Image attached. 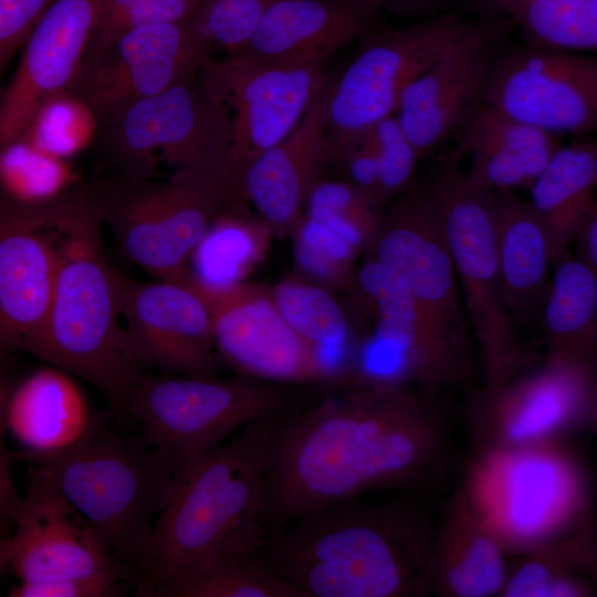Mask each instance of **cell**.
Listing matches in <instances>:
<instances>
[{"label": "cell", "instance_id": "23", "mask_svg": "<svg viewBox=\"0 0 597 597\" xmlns=\"http://www.w3.org/2000/svg\"><path fill=\"white\" fill-rule=\"evenodd\" d=\"M327 88L325 81L294 129L240 175L243 199L279 233L292 229L325 166L334 161L327 137Z\"/></svg>", "mask_w": 597, "mask_h": 597}, {"label": "cell", "instance_id": "11", "mask_svg": "<svg viewBox=\"0 0 597 597\" xmlns=\"http://www.w3.org/2000/svg\"><path fill=\"white\" fill-rule=\"evenodd\" d=\"M291 385L251 377L140 374L129 415L139 421L149 447L181 462L224 442L250 422L283 415L296 407Z\"/></svg>", "mask_w": 597, "mask_h": 597}, {"label": "cell", "instance_id": "28", "mask_svg": "<svg viewBox=\"0 0 597 597\" xmlns=\"http://www.w3.org/2000/svg\"><path fill=\"white\" fill-rule=\"evenodd\" d=\"M95 416L67 371L42 366L19 377L7 405V429L32 453L55 452L76 443Z\"/></svg>", "mask_w": 597, "mask_h": 597}, {"label": "cell", "instance_id": "43", "mask_svg": "<svg viewBox=\"0 0 597 597\" xmlns=\"http://www.w3.org/2000/svg\"><path fill=\"white\" fill-rule=\"evenodd\" d=\"M126 580L114 576L69 577L39 583H19L12 597H115L127 593ZM129 585V584H128Z\"/></svg>", "mask_w": 597, "mask_h": 597}, {"label": "cell", "instance_id": "13", "mask_svg": "<svg viewBox=\"0 0 597 597\" xmlns=\"http://www.w3.org/2000/svg\"><path fill=\"white\" fill-rule=\"evenodd\" d=\"M485 21L471 22L450 11L401 29L379 25L362 36L350 62L328 83L329 144L394 115L407 84Z\"/></svg>", "mask_w": 597, "mask_h": 597}, {"label": "cell", "instance_id": "36", "mask_svg": "<svg viewBox=\"0 0 597 597\" xmlns=\"http://www.w3.org/2000/svg\"><path fill=\"white\" fill-rule=\"evenodd\" d=\"M510 14L527 46L570 53L597 49V0H522Z\"/></svg>", "mask_w": 597, "mask_h": 597}, {"label": "cell", "instance_id": "6", "mask_svg": "<svg viewBox=\"0 0 597 597\" xmlns=\"http://www.w3.org/2000/svg\"><path fill=\"white\" fill-rule=\"evenodd\" d=\"M11 461L38 467L105 538L134 585L154 523L179 465L172 453L140 436L116 431L95 416L85 434L55 452L10 451Z\"/></svg>", "mask_w": 597, "mask_h": 597}, {"label": "cell", "instance_id": "38", "mask_svg": "<svg viewBox=\"0 0 597 597\" xmlns=\"http://www.w3.org/2000/svg\"><path fill=\"white\" fill-rule=\"evenodd\" d=\"M279 0H201L191 19L196 31L212 46L238 53L266 11Z\"/></svg>", "mask_w": 597, "mask_h": 597}, {"label": "cell", "instance_id": "46", "mask_svg": "<svg viewBox=\"0 0 597 597\" xmlns=\"http://www.w3.org/2000/svg\"><path fill=\"white\" fill-rule=\"evenodd\" d=\"M10 554V535L0 533V576L9 567Z\"/></svg>", "mask_w": 597, "mask_h": 597}, {"label": "cell", "instance_id": "5", "mask_svg": "<svg viewBox=\"0 0 597 597\" xmlns=\"http://www.w3.org/2000/svg\"><path fill=\"white\" fill-rule=\"evenodd\" d=\"M367 251L404 279L411 296L416 328L406 386L447 397L473 387L478 352L428 186L391 201Z\"/></svg>", "mask_w": 597, "mask_h": 597}, {"label": "cell", "instance_id": "12", "mask_svg": "<svg viewBox=\"0 0 597 597\" xmlns=\"http://www.w3.org/2000/svg\"><path fill=\"white\" fill-rule=\"evenodd\" d=\"M98 122L104 147L122 179L150 180L163 160L175 170L211 171L232 181L229 119L197 75Z\"/></svg>", "mask_w": 597, "mask_h": 597}, {"label": "cell", "instance_id": "10", "mask_svg": "<svg viewBox=\"0 0 597 597\" xmlns=\"http://www.w3.org/2000/svg\"><path fill=\"white\" fill-rule=\"evenodd\" d=\"M462 415L472 457L595 433L596 357L547 353L499 384L468 389Z\"/></svg>", "mask_w": 597, "mask_h": 597}, {"label": "cell", "instance_id": "47", "mask_svg": "<svg viewBox=\"0 0 597 597\" xmlns=\"http://www.w3.org/2000/svg\"><path fill=\"white\" fill-rule=\"evenodd\" d=\"M476 4L489 12L504 11L506 0H474Z\"/></svg>", "mask_w": 597, "mask_h": 597}, {"label": "cell", "instance_id": "2", "mask_svg": "<svg viewBox=\"0 0 597 597\" xmlns=\"http://www.w3.org/2000/svg\"><path fill=\"white\" fill-rule=\"evenodd\" d=\"M416 495L312 510L275 535L262 557L302 597L432 596L437 525Z\"/></svg>", "mask_w": 597, "mask_h": 597}, {"label": "cell", "instance_id": "27", "mask_svg": "<svg viewBox=\"0 0 597 597\" xmlns=\"http://www.w3.org/2000/svg\"><path fill=\"white\" fill-rule=\"evenodd\" d=\"M505 556L459 485L436 528L433 595L500 596L509 568Z\"/></svg>", "mask_w": 597, "mask_h": 597}, {"label": "cell", "instance_id": "9", "mask_svg": "<svg viewBox=\"0 0 597 597\" xmlns=\"http://www.w3.org/2000/svg\"><path fill=\"white\" fill-rule=\"evenodd\" d=\"M451 159L428 185L451 255L483 384L495 385L535 358L509 312L500 276L494 191L472 182Z\"/></svg>", "mask_w": 597, "mask_h": 597}, {"label": "cell", "instance_id": "18", "mask_svg": "<svg viewBox=\"0 0 597 597\" xmlns=\"http://www.w3.org/2000/svg\"><path fill=\"white\" fill-rule=\"evenodd\" d=\"M21 510L10 534V563L19 583L69 577L130 576L100 532L38 467L29 464Z\"/></svg>", "mask_w": 597, "mask_h": 597}, {"label": "cell", "instance_id": "4", "mask_svg": "<svg viewBox=\"0 0 597 597\" xmlns=\"http://www.w3.org/2000/svg\"><path fill=\"white\" fill-rule=\"evenodd\" d=\"M88 190L69 193L60 209L56 268L44 327L32 355L96 387L122 416L142 369L127 354L114 269Z\"/></svg>", "mask_w": 597, "mask_h": 597}, {"label": "cell", "instance_id": "41", "mask_svg": "<svg viewBox=\"0 0 597 597\" xmlns=\"http://www.w3.org/2000/svg\"><path fill=\"white\" fill-rule=\"evenodd\" d=\"M13 355L0 352V533L4 535L12 533L23 499L13 481L10 451H7L3 441L7 405L12 387L19 378Z\"/></svg>", "mask_w": 597, "mask_h": 597}, {"label": "cell", "instance_id": "3", "mask_svg": "<svg viewBox=\"0 0 597 597\" xmlns=\"http://www.w3.org/2000/svg\"><path fill=\"white\" fill-rule=\"evenodd\" d=\"M276 417L250 422L179 465L134 582L137 595L214 553L262 555L270 542L268 468Z\"/></svg>", "mask_w": 597, "mask_h": 597}, {"label": "cell", "instance_id": "16", "mask_svg": "<svg viewBox=\"0 0 597 597\" xmlns=\"http://www.w3.org/2000/svg\"><path fill=\"white\" fill-rule=\"evenodd\" d=\"M124 344L142 368L213 376L220 359L210 303L188 283L144 282L114 269Z\"/></svg>", "mask_w": 597, "mask_h": 597}, {"label": "cell", "instance_id": "15", "mask_svg": "<svg viewBox=\"0 0 597 597\" xmlns=\"http://www.w3.org/2000/svg\"><path fill=\"white\" fill-rule=\"evenodd\" d=\"M210 50L191 20L132 29L86 51L65 94L98 121L196 76Z\"/></svg>", "mask_w": 597, "mask_h": 597}, {"label": "cell", "instance_id": "8", "mask_svg": "<svg viewBox=\"0 0 597 597\" xmlns=\"http://www.w3.org/2000/svg\"><path fill=\"white\" fill-rule=\"evenodd\" d=\"M122 253L158 280L184 282L190 256L212 224L244 203L227 177L176 169L163 182L117 178L88 190Z\"/></svg>", "mask_w": 597, "mask_h": 597}, {"label": "cell", "instance_id": "20", "mask_svg": "<svg viewBox=\"0 0 597 597\" xmlns=\"http://www.w3.org/2000/svg\"><path fill=\"white\" fill-rule=\"evenodd\" d=\"M65 195L38 207L0 200V352L31 354L44 327Z\"/></svg>", "mask_w": 597, "mask_h": 597}, {"label": "cell", "instance_id": "40", "mask_svg": "<svg viewBox=\"0 0 597 597\" xmlns=\"http://www.w3.org/2000/svg\"><path fill=\"white\" fill-rule=\"evenodd\" d=\"M383 211L371 192L348 180L320 179L310 191L302 214L329 216L349 221L363 229L373 241Z\"/></svg>", "mask_w": 597, "mask_h": 597}, {"label": "cell", "instance_id": "22", "mask_svg": "<svg viewBox=\"0 0 597 597\" xmlns=\"http://www.w3.org/2000/svg\"><path fill=\"white\" fill-rule=\"evenodd\" d=\"M498 33L495 22L485 21L449 45L402 90L394 115L421 157L457 133L481 102L496 57Z\"/></svg>", "mask_w": 597, "mask_h": 597}, {"label": "cell", "instance_id": "42", "mask_svg": "<svg viewBox=\"0 0 597 597\" xmlns=\"http://www.w3.org/2000/svg\"><path fill=\"white\" fill-rule=\"evenodd\" d=\"M55 0H0V76Z\"/></svg>", "mask_w": 597, "mask_h": 597}, {"label": "cell", "instance_id": "33", "mask_svg": "<svg viewBox=\"0 0 597 597\" xmlns=\"http://www.w3.org/2000/svg\"><path fill=\"white\" fill-rule=\"evenodd\" d=\"M553 266L541 312L547 353L596 357L597 272L569 252Z\"/></svg>", "mask_w": 597, "mask_h": 597}, {"label": "cell", "instance_id": "48", "mask_svg": "<svg viewBox=\"0 0 597 597\" xmlns=\"http://www.w3.org/2000/svg\"><path fill=\"white\" fill-rule=\"evenodd\" d=\"M522 0H506L504 11L511 13L513 8Z\"/></svg>", "mask_w": 597, "mask_h": 597}, {"label": "cell", "instance_id": "25", "mask_svg": "<svg viewBox=\"0 0 597 597\" xmlns=\"http://www.w3.org/2000/svg\"><path fill=\"white\" fill-rule=\"evenodd\" d=\"M458 155L468 153L467 172L493 191L530 187L561 146L554 135L517 122L480 102L460 128Z\"/></svg>", "mask_w": 597, "mask_h": 597}, {"label": "cell", "instance_id": "14", "mask_svg": "<svg viewBox=\"0 0 597 597\" xmlns=\"http://www.w3.org/2000/svg\"><path fill=\"white\" fill-rule=\"evenodd\" d=\"M197 77L228 116L229 174L239 188L243 169L294 129L326 81L321 63L211 55Z\"/></svg>", "mask_w": 597, "mask_h": 597}, {"label": "cell", "instance_id": "35", "mask_svg": "<svg viewBox=\"0 0 597 597\" xmlns=\"http://www.w3.org/2000/svg\"><path fill=\"white\" fill-rule=\"evenodd\" d=\"M272 298L286 322L317 354L342 352L356 358L350 329L342 306L322 286L312 282L284 280L270 289Z\"/></svg>", "mask_w": 597, "mask_h": 597}, {"label": "cell", "instance_id": "32", "mask_svg": "<svg viewBox=\"0 0 597 597\" xmlns=\"http://www.w3.org/2000/svg\"><path fill=\"white\" fill-rule=\"evenodd\" d=\"M355 281L377 314L375 332L363 342L364 349L389 381L406 386V365L416 328L408 286L397 272L370 255L358 269Z\"/></svg>", "mask_w": 597, "mask_h": 597}, {"label": "cell", "instance_id": "30", "mask_svg": "<svg viewBox=\"0 0 597 597\" xmlns=\"http://www.w3.org/2000/svg\"><path fill=\"white\" fill-rule=\"evenodd\" d=\"M516 556L515 562L509 565L501 597L595 595V524Z\"/></svg>", "mask_w": 597, "mask_h": 597}, {"label": "cell", "instance_id": "17", "mask_svg": "<svg viewBox=\"0 0 597 597\" xmlns=\"http://www.w3.org/2000/svg\"><path fill=\"white\" fill-rule=\"evenodd\" d=\"M481 102L555 136L597 127V60L527 46L496 56Z\"/></svg>", "mask_w": 597, "mask_h": 597}, {"label": "cell", "instance_id": "19", "mask_svg": "<svg viewBox=\"0 0 597 597\" xmlns=\"http://www.w3.org/2000/svg\"><path fill=\"white\" fill-rule=\"evenodd\" d=\"M200 293L212 310L217 353L241 376L291 386H335L316 348L286 322L270 289L243 282L221 293Z\"/></svg>", "mask_w": 597, "mask_h": 597}, {"label": "cell", "instance_id": "37", "mask_svg": "<svg viewBox=\"0 0 597 597\" xmlns=\"http://www.w3.org/2000/svg\"><path fill=\"white\" fill-rule=\"evenodd\" d=\"M290 231L293 233L294 258L302 272L332 285L349 280L362 249L325 223L304 214Z\"/></svg>", "mask_w": 597, "mask_h": 597}, {"label": "cell", "instance_id": "1", "mask_svg": "<svg viewBox=\"0 0 597 597\" xmlns=\"http://www.w3.org/2000/svg\"><path fill=\"white\" fill-rule=\"evenodd\" d=\"M447 396L355 386L275 418L268 468L270 541L317 507L379 490L419 493L451 469Z\"/></svg>", "mask_w": 597, "mask_h": 597}, {"label": "cell", "instance_id": "26", "mask_svg": "<svg viewBox=\"0 0 597 597\" xmlns=\"http://www.w3.org/2000/svg\"><path fill=\"white\" fill-rule=\"evenodd\" d=\"M496 254L504 298L516 325L542 312L553 253L546 224L530 201L494 191Z\"/></svg>", "mask_w": 597, "mask_h": 597}, {"label": "cell", "instance_id": "24", "mask_svg": "<svg viewBox=\"0 0 597 597\" xmlns=\"http://www.w3.org/2000/svg\"><path fill=\"white\" fill-rule=\"evenodd\" d=\"M378 0H279L234 55L261 62L323 64L379 27Z\"/></svg>", "mask_w": 597, "mask_h": 597}, {"label": "cell", "instance_id": "29", "mask_svg": "<svg viewBox=\"0 0 597 597\" xmlns=\"http://www.w3.org/2000/svg\"><path fill=\"white\" fill-rule=\"evenodd\" d=\"M597 147L584 142L559 146L531 184L530 203L544 220L553 263L568 252L584 220L597 209Z\"/></svg>", "mask_w": 597, "mask_h": 597}, {"label": "cell", "instance_id": "44", "mask_svg": "<svg viewBox=\"0 0 597 597\" xmlns=\"http://www.w3.org/2000/svg\"><path fill=\"white\" fill-rule=\"evenodd\" d=\"M383 10L412 19H429L450 12L457 0H378Z\"/></svg>", "mask_w": 597, "mask_h": 597}, {"label": "cell", "instance_id": "21", "mask_svg": "<svg viewBox=\"0 0 597 597\" xmlns=\"http://www.w3.org/2000/svg\"><path fill=\"white\" fill-rule=\"evenodd\" d=\"M103 1L55 0L40 18L0 95V148L19 139L49 102L65 94Z\"/></svg>", "mask_w": 597, "mask_h": 597}, {"label": "cell", "instance_id": "31", "mask_svg": "<svg viewBox=\"0 0 597 597\" xmlns=\"http://www.w3.org/2000/svg\"><path fill=\"white\" fill-rule=\"evenodd\" d=\"M247 202L224 212L192 252L187 276L198 291L216 294L243 283L263 259L273 230L253 218Z\"/></svg>", "mask_w": 597, "mask_h": 597}, {"label": "cell", "instance_id": "7", "mask_svg": "<svg viewBox=\"0 0 597 597\" xmlns=\"http://www.w3.org/2000/svg\"><path fill=\"white\" fill-rule=\"evenodd\" d=\"M568 442L470 459L460 486L506 555L523 554L595 524L588 471Z\"/></svg>", "mask_w": 597, "mask_h": 597}, {"label": "cell", "instance_id": "45", "mask_svg": "<svg viewBox=\"0 0 597 597\" xmlns=\"http://www.w3.org/2000/svg\"><path fill=\"white\" fill-rule=\"evenodd\" d=\"M572 243L576 244V258L597 272V209L577 230Z\"/></svg>", "mask_w": 597, "mask_h": 597}, {"label": "cell", "instance_id": "34", "mask_svg": "<svg viewBox=\"0 0 597 597\" xmlns=\"http://www.w3.org/2000/svg\"><path fill=\"white\" fill-rule=\"evenodd\" d=\"M151 597H302L260 554L219 552L155 584Z\"/></svg>", "mask_w": 597, "mask_h": 597}, {"label": "cell", "instance_id": "39", "mask_svg": "<svg viewBox=\"0 0 597 597\" xmlns=\"http://www.w3.org/2000/svg\"><path fill=\"white\" fill-rule=\"evenodd\" d=\"M369 129L378 158L375 197L384 208L410 188L421 156L395 115L377 122Z\"/></svg>", "mask_w": 597, "mask_h": 597}]
</instances>
